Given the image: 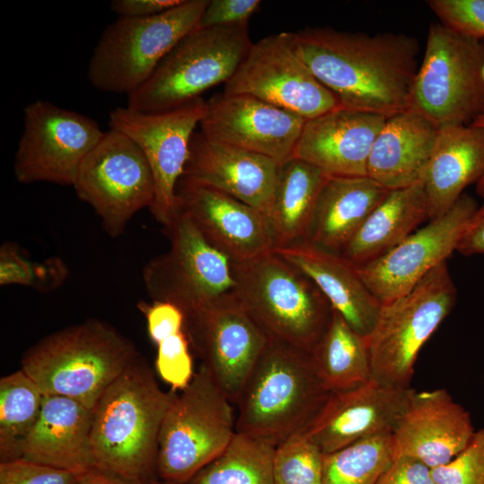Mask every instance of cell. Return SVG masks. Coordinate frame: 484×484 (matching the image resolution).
Listing matches in <instances>:
<instances>
[{"mask_svg":"<svg viewBox=\"0 0 484 484\" xmlns=\"http://www.w3.org/2000/svg\"><path fill=\"white\" fill-rule=\"evenodd\" d=\"M306 119L246 94L217 93L205 100L199 123L209 141L269 157H293Z\"/></svg>","mask_w":484,"mask_h":484,"instance_id":"obj_18","label":"cell"},{"mask_svg":"<svg viewBox=\"0 0 484 484\" xmlns=\"http://www.w3.org/2000/svg\"><path fill=\"white\" fill-rule=\"evenodd\" d=\"M253 42L248 24L197 28L164 58L150 79L128 95L127 108L147 114L169 111L226 83Z\"/></svg>","mask_w":484,"mask_h":484,"instance_id":"obj_8","label":"cell"},{"mask_svg":"<svg viewBox=\"0 0 484 484\" xmlns=\"http://www.w3.org/2000/svg\"><path fill=\"white\" fill-rule=\"evenodd\" d=\"M323 455L306 431L291 436L275 448L273 484H322Z\"/></svg>","mask_w":484,"mask_h":484,"instance_id":"obj_36","label":"cell"},{"mask_svg":"<svg viewBox=\"0 0 484 484\" xmlns=\"http://www.w3.org/2000/svg\"><path fill=\"white\" fill-rule=\"evenodd\" d=\"M471 125L484 129V110L473 120ZM476 192L480 196L484 198V175L476 184Z\"/></svg>","mask_w":484,"mask_h":484,"instance_id":"obj_47","label":"cell"},{"mask_svg":"<svg viewBox=\"0 0 484 484\" xmlns=\"http://www.w3.org/2000/svg\"><path fill=\"white\" fill-rule=\"evenodd\" d=\"M78 475L23 458L1 461L0 484H76Z\"/></svg>","mask_w":484,"mask_h":484,"instance_id":"obj_40","label":"cell"},{"mask_svg":"<svg viewBox=\"0 0 484 484\" xmlns=\"http://www.w3.org/2000/svg\"><path fill=\"white\" fill-rule=\"evenodd\" d=\"M439 22L471 38H484V0H429Z\"/></svg>","mask_w":484,"mask_h":484,"instance_id":"obj_39","label":"cell"},{"mask_svg":"<svg viewBox=\"0 0 484 484\" xmlns=\"http://www.w3.org/2000/svg\"><path fill=\"white\" fill-rule=\"evenodd\" d=\"M457 290L443 262L404 295L383 304L367 337L371 379L410 387L419 352L452 311Z\"/></svg>","mask_w":484,"mask_h":484,"instance_id":"obj_9","label":"cell"},{"mask_svg":"<svg viewBox=\"0 0 484 484\" xmlns=\"http://www.w3.org/2000/svg\"><path fill=\"white\" fill-rule=\"evenodd\" d=\"M388 193L367 176L329 177L319 194L306 240L340 254Z\"/></svg>","mask_w":484,"mask_h":484,"instance_id":"obj_28","label":"cell"},{"mask_svg":"<svg viewBox=\"0 0 484 484\" xmlns=\"http://www.w3.org/2000/svg\"><path fill=\"white\" fill-rule=\"evenodd\" d=\"M484 41L441 22L429 25L411 108L438 128L467 125L484 110Z\"/></svg>","mask_w":484,"mask_h":484,"instance_id":"obj_10","label":"cell"},{"mask_svg":"<svg viewBox=\"0 0 484 484\" xmlns=\"http://www.w3.org/2000/svg\"><path fill=\"white\" fill-rule=\"evenodd\" d=\"M176 393L164 392L138 356L93 410L91 443L96 468L131 481H150L161 423Z\"/></svg>","mask_w":484,"mask_h":484,"instance_id":"obj_2","label":"cell"},{"mask_svg":"<svg viewBox=\"0 0 484 484\" xmlns=\"http://www.w3.org/2000/svg\"><path fill=\"white\" fill-rule=\"evenodd\" d=\"M223 92L253 96L306 120L341 108L298 53L292 32L253 43Z\"/></svg>","mask_w":484,"mask_h":484,"instance_id":"obj_14","label":"cell"},{"mask_svg":"<svg viewBox=\"0 0 484 484\" xmlns=\"http://www.w3.org/2000/svg\"><path fill=\"white\" fill-rule=\"evenodd\" d=\"M386 118L341 107L307 120L293 156L329 177L367 176L369 154Z\"/></svg>","mask_w":484,"mask_h":484,"instance_id":"obj_22","label":"cell"},{"mask_svg":"<svg viewBox=\"0 0 484 484\" xmlns=\"http://www.w3.org/2000/svg\"><path fill=\"white\" fill-rule=\"evenodd\" d=\"M412 391L411 387L391 386L370 379L355 388L330 393L306 433L323 454L367 438L391 435Z\"/></svg>","mask_w":484,"mask_h":484,"instance_id":"obj_20","label":"cell"},{"mask_svg":"<svg viewBox=\"0 0 484 484\" xmlns=\"http://www.w3.org/2000/svg\"><path fill=\"white\" fill-rule=\"evenodd\" d=\"M204 108L205 100L199 98L160 113H142L127 107L117 108L109 113L110 128L134 140L149 163L155 186L150 211L164 229L177 215V186Z\"/></svg>","mask_w":484,"mask_h":484,"instance_id":"obj_15","label":"cell"},{"mask_svg":"<svg viewBox=\"0 0 484 484\" xmlns=\"http://www.w3.org/2000/svg\"><path fill=\"white\" fill-rule=\"evenodd\" d=\"M189 343L185 329L157 344V372L173 392L186 388L194 376Z\"/></svg>","mask_w":484,"mask_h":484,"instance_id":"obj_37","label":"cell"},{"mask_svg":"<svg viewBox=\"0 0 484 484\" xmlns=\"http://www.w3.org/2000/svg\"><path fill=\"white\" fill-rule=\"evenodd\" d=\"M438 129L412 108L387 117L373 143L367 177L389 191L419 182Z\"/></svg>","mask_w":484,"mask_h":484,"instance_id":"obj_27","label":"cell"},{"mask_svg":"<svg viewBox=\"0 0 484 484\" xmlns=\"http://www.w3.org/2000/svg\"><path fill=\"white\" fill-rule=\"evenodd\" d=\"M484 175V129L471 125L438 129L431 157L420 180L429 220L448 212L463 190Z\"/></svg>","mask_w":484,"mask_h":484,"instance_id":"obj_26","label":"cell"},{"mask_svg":"<svg viewBox=\"0 0 484 484\" xmlns=\"http://www.w3.org/2000/svg\"><path fill=\"white\" fill-rule=\"evenodd\" d=\"M147 484H174V483H171V482H167V481H156V480H150L147 482Z\"/></svg>","mask_w":484,"mask_h":484,"instance_id":"obj_48","label":"cell"},{"mask_svg":"<svg viewBox=\"0 0 484 484\" xmlns=\"http://www.w3.org/2000/svg\"><path fill=\"white\" fill-rule=\"evenodd\" d=\"M482 75H483V79H484V65H483V68H482Z\"/></svg>","mask_w":484,"mask_h":484,"instance_id":"obj_49","label":"cell"},{"mask_svg":"<svg viewBox=\"0 0 484 484\" xmlns=\"http://www.w3.org/2000/svg\"><path fill=\"white\" fill-rule=\"evenodd\" d=\"M272 251L307 274L332 308L355 332L367 339L376 325L382 304L352 264L339 254L322 249L307 240Z\"/></svg>","mask_w":484,"mask_h":484,"instance_id":"obj_25","label":"cell"},{"mask_svg":"<svg viewBox=\"0 0 484 484\" xmlns=\"http://www.w3.org/2000/svg\"><path fill=\"white\" fill-rule=\"evenodd\" d=\"M428 218L421 182L391 190L370 213L340 255L354 267L382 257L418 229Z\"/></svg>","mask_w":484,"mask_h":484,"instance_id":"obj_29","label":"cell"},{"mask_svg":"<svg viewBox=\"0 0 484 484\" xmlns=\"http://www.w3.org/2000/svg\"><path fill=\"white\" fill-rule=\"evenodd\" d=\"M260 4L259 0H209L199 28L248 24Z\"/></svg>","mask_w":484,"mask_h":484,"instance_id":"obj_41","label":"cell"},{"mask_svg":"<svg viewBox=\"0 0 484 484\" xmlns=\"http://www.w3.org/2000/svg\"><path fill=\"white\" fill-rule=\"evenodd\" d=\"M477 208L475 199L464 193L444 215L429 220L377 260L355 267L357 272L382 305L404 295L456 251Z\"/></svg>","mask_w":484,"mask_h":484,"instance_id":"obj_17","label":"cell"},{"mask_svg":"<svg viewBox=\"0 0 484 484\" xmlns=\"http://www.w3.org/2000/svg\"><path fill=\"white\" fill-rule=\"evenodd\" d=\"M232 265L235 295L267 336L310 353L333 310L315 283L273 251Z\"/></svg>","mask_w":484,"mask_h":484,"instance_id":"obj_5","label":"cell"},{"mask_svg":"<svg viewBox=\"0 0 484 484\" xmlns=\"http://www.w3.org/2000/svg\"><path fill=\"white\" fill-rule=\"evenodd\" d=\"M209 0H184L147 18L118 17L99 37L87 78L96 89L127 96L141 88L170 51L199 28Z\"/></svg>","mask_w":484,"mask_h":484,"instance_id":"obj_6","label":"cell"},{"mask_svg":"<svg viewBox=\"0 0 484 484\" xmlns=\"http://www.w3.org/2000/svg\"><path fill=\"white\" fill-rule=\"evenodd\" d=\"M292 40L312 73L342 108L386 117L411 108L419 66L416 38L316 27L292 32Z\"/></svg>","mask_w":484,"mask_h":484,"instance_id":"obj_1","label":"cell"},{"mask_svg":"<svg viewBox=\"0 0 484 484\" xmlns=\"http://www.w3.org/2000/svg\"><path fill=\"white\" fill-rule=\"evenodd\" d=\"M185 329L203 365L236 404L270 338L235 293L186 317Z\"/></svg>","mask_w":484,"mask_h":484,"instance_id":"obj_16","label":"cell"},{"mask_svg":"<svg viewBox=\"0 0 484 484\" xmlns=\"http://www.w3.org/2000/svg\"><path fill=\"white\" fill-rule=\"evenodd\" d=\"M276 445L236 433L227 448L186 484H273Z\"/></svg>","mask_w":484,"mask_h":484,"instance_id":"obj_32","label":"cell"},{"mask_svg":"<svg viewBox=\"0 0 484 484\" xmlns=\"http://www.w3.org/2000/svg\"><path fill=\"white\" fill-rule=\"evenodd\" d=\"M309 355L319 380L330 393L355 388L371 379L367 339L334 310Z\"/></svg>","mask_w":484,"mask_h":484,"instance_id":"obj_31","label":"cell"},{"mask_svg":"<svg viewBox=\"0 0 484 484\" xmlns=\"http://www.w3.org/2000/svg\"><path fill=\"white\" fill-rule=\"evenodd\" d=\"M138 356L111 325L91 319L42 339L25 353L21 369L43 394L70 398L93 411Z\"/></svg>","mask_w":484,"mask_h":484,"instance_id":"obj_4","label":"cell"},{"mask_svg":"<svg viewBox=\"0 0 484 484\" xmlns=\"http://www.w3.org/2000/svg\"><path fill=\"white\" fill-rule=\"evenodd\" d=\"M456 251L464 255L484 254V202L469 220Z\"/></svg>","mask_w":484,"mask_h":484,"instance_id":"obj_45","label":"cell"},{"mask_svg":"<svg viewBox=\"0 0 484 484\" xmlns=\"http://www.w3.org/2000/svg\"><path fill=\"white\" fill-rule=\"evenodd\" d=\"M328 177L294 156L281 163L267 215L274 248L307 239L319 194Z\"/></svg>","mask_w":484,"mask_h":484,"instance_id":"obj_30","label":"cell"},{"mask_svg":"<svg viewBox=\"0 0 484 484\" xmlns=\"http://www.w3.org/2000/svg\"><path fill=\"white\" fill-rule=\"evenodd\" d=\"M90 204L112 238L120 236L140 210L151 207L155 186L149 163L138 144L111 129L82 161L73 185Z\"/></svg>","mask_w":484,"mask_h":484,"instance_id":"obj_12","label":"cell"},{"mask_svg":"<svg viewBox=\"0 0 484 484\" xmlns=\"http://www.w3.org/2000/svg\"><path fill=\"white\" fill-rule=\"evenodd\" d=\"M104 134L91 117L36 100L23 111V130L13 169L19 183L72 186L90 151Z\"/></svg>","mask_w":484,"mask_h":484,"instance_id":"obj_13","label":"cell"},{"mask_svg":"<svg viewBox=\"0 0 484 484\" xmlns=\"http://www.w3.org/2000/svg\"><path fill=\"white\" fill-rule=\"evenodd\" d=\"M329 395L309 353L270 339L235 404L237 433L277 446L305 432Z\"/></svg>","mask_w":484,"mask_h":484,"instance_id":"obj_3","label":"cell"},{"mask_svg":"<svg viewBox=\"0 0 484 484\" xmlns=\"http://www.w3.org/2000/svg\"><path fill=\"white\" fill-rule=\"evenodd\" d=\"M376 484H436V482L432 469L416 459L401 456L392 460Z\"/></svg>","mask_w":484,"mask_h":484,"instance_id":"obj_43","label":"cell"},{"mask_svg":"<svg viewBox=\"0 0 484 484\" xmlns=\"http://www.w3.org/2000/svg\"><path fill=\"white\" fill-rule=\"evenodd\" d=\"M177 209L204 238L232 262H246L272 252L273 239L264 213L212 186L181 177Z\"/></svg>","mask_w":484,"mask_h":484,"instance_id":"obj_19","label":"cell"},{"mask_svg":"<svg viewBox=\"0 0 484 484\" xmlns=\"http://www.w3.org/2000/svg\"><path fill=\"white\" fill-rule=\"evenodd\" d=\"M67 265L58 257L38 262L21 253L18 245L5 241L0 247V285H20L39 292L58 289L68 278Z\"/></svg>","mask_w":484,"mask_h":484,"instance_id":"obj_35","label":"cell"},{"mask_svg":"<svg viewBox=\"0 0 484 484\" xmlns=\"http://www.w3.org/2000/svg\"><path fill=\"white\" fill-rule=\"evenodd\" d=\"M436 484H484V428L449 462L432 469Z\"/></svg>","mask_w":484,"mask_h":484,"instance_id":"obj_38","label":"cell"},{"mask_svg":"<svg viewBox=\"0 0 484 484\" xmlns=\"http://www.w3.org/2000/svg\"><path fill=\"white\" fill-rule=\"evenodd\" d=\"M92 413L73 399L44 394L40 416L21 444L17 458L77 475L96 468L91 443Z\"/></svg>","mask_w":484,"mask_h":484,"instance_id":"obj_24","label":"cell"},{"mask_svg":"<svg viewBox=\"0 0 484 484\" xmlns=\"http://www.w3.org/2000/svg\"><path fill=\"white\" fill-rule=\"evenodd\" d=\"M280 166L269 157L209 141L195 131L181 177L226 193L267 217Z\"/></svg>","mask_w":484,"mask_h":484,"instance_id":"obj_23","label":"cell"},{"mask_svg":"<svg viewBox=\"0 0 484 484\" xmlns=\"http://www.w3.org/2000/svg\"><path fill=\"white\" fill-rule=\"evenodd\" d=\"M183 2L184 0H113L110 9L120 17L147 18L169 11Z\"/></svg>","mask_w":484,"mask_h":484,"instance_id":"obj_44","label":"cell"},{"mask_svg":"<svg viewBox=\"0 0 484 484\" xmlns=\"http://www.w3.org/2000/svg\"><path fill=\"white\" fill-rule=\"evenodd\" d=\"M145 315L150 338L157 345L164 339L185 330L186 317L175 305L164 301L140 303Z\"/></svg>","mask_w":484,"mask_h":484,"instance_id":"obj_42","label":"cell"},{"mask_svg":"<svg viewBox=\"0 0 484 484\" xmlns=\"http://www.w3.org/2000/svg\"><path fill=\"white\" fill-rule=\"evenodd\" d=\"M165 230L170 248L143 270L153 301L175 305L186 318L235 293L232 261L204 238L186 214L178 211Z\"/></svg>","mask_w":484,"mask_h":484,"instance_id":"obj_11","label":"cell"},{"mask_svg":"<svg viewBox=\"0 0 484 484\" xmlns=\"http://www.w3.org/2000/svg\"><path fill=\"white\" fill-rule=\"evenodd\" d=\"M233 405L202 364L161 423L156 469L164 481L186 484L227 448L237 433Z\"/></svg>","mask_w":484,"mask_h":484,"instance_id":"obj_7","label":"cell"},{"mask_svg":"<svg viewBox=\"0 0 484 484\" xmlns=\"http://www.w3.org/2000/svg\"><path fill=\"white\" fill-rule=\"evenodd\" d=\"M76 484H147V482L131 481L99 468H93L78 475Z\"/></svg>","mask_w":484,"mask_h":484,"instance_id":"obj_46","label":"cell"},{"mask_svg":"<svg viewBox=\"0 0 484 484\" xmlns=\"http://www.w3.org/2000/svg\"><path fill=\"white\" fill-rule=\"evenodd\" d=\"M43 396L22 369L0 379L1 461L17 458L21 444L40 416Z\"/></svg>","mask_w":484,"mask_h":484,"instance_id":"obj_33","label":"cell"},{"mask_svg":"<svg viewBox=\"0 0 484 484\" xmlns=\"http://www.w3.org/2000/svg\"><path fill=\"white\" fill-rule=\"evenodd\" d=\"M390 436L367 438L324 454L322 484H376L393 460Z\"/></svg>","mask_w":484,"mask_h":484,"instance_id":"obj_34","label":"cell"},{"mask_svg":"<svg viewBox=\"0 0 484 484\" xmlns=\"http://www.w3.org/2000/svg\"><path fill=\"white\" fill-rule=\"evenodd\" d=\"M474 432L470 413L445 389H413L390 436L393 459L410 457L434 469L454 458Z\"/></svg>","mask_w":484,"mask_h":484,"instance_id":"obj_21","label":"cell"}]
</instances>
